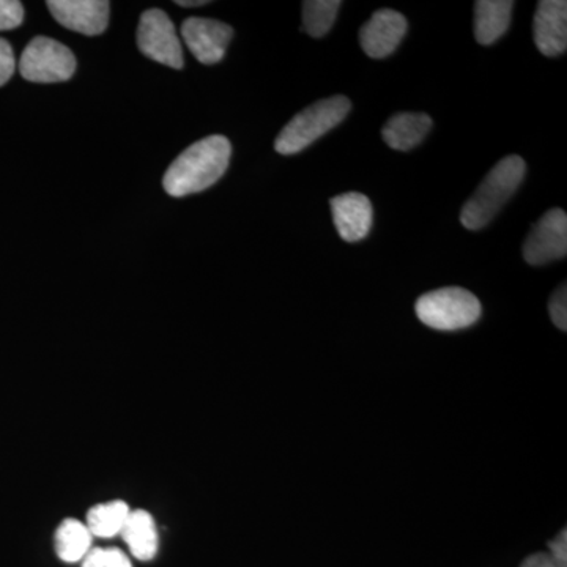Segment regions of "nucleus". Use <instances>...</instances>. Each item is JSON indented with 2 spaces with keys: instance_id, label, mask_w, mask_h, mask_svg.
Instances as JSON below:
<instances>
[{
  "instance_id": "obj_20",
  "label": "nucleus",
  "mask_w": 567,
  "mask_h": 567,
  "mask_svg": "<svg viewBox=\"0 0 567 567\" xmlns=\"http://www.w3.org/2000/svg\"><path fill=\"white\" fill-rule=\"evenodd\" d=\"M24 21V7L18 0H0V31L20 28Z\"/></svg>"
},
{
  "instance_id": "obj_11",
  "label": "nucleus",
  "mask_w": 567,
  "mask_h": 567,
  "mask_svg": "<svg viewBox=\"0 0 567 567\" xmlns=\"http://www.w3.org/2000/svg\"><path fill=\"white\" fill-rule=\"evenodd\" d=\"M334 226L342 240L357 244L368 237L372 229L371 200L361 193H346L330 200Z\"/></svg>"
},
{
  "instance_id": "obj_23",
  "label": "nucleus",
  "mask_w": 567,
  "mask_h": 567,
  "mask_svg": "<svg viewBox=\"0 0 567 567\" xmlns=\"http://www.w3.org/2000/svg\"><path fill=\"white\" fill-rule=\"evenodd\" d=\"M520 567H567V563L559 561L554 555L539 551V554L529 555V557L522 563Z\"/></svg>"
},
{
  "instance_id": "obj_16",
  "label": "nucleus",
  "mask_w": 567,
  "mask_h": 567,
  "mask_svg": "<svg viewBox=\"0 0 567 567\" xmlns=\"http://www.w3.org/2000/svg\"><path fill=\"white\" fill-rule=\"evenodd\" d=\"M55 551L58 557L65 563H80L91 551L92 533L87 525L66 518L55 532Z\"/></svg>"
},
{
  "instance_id": "obj_15",
  "label": "nucleus",
  "mask_w": 567,
  "mask_h": 567,
  "mask_svg": "<svg viewBox=\"0 0 567 567\" xmlns=\"http://www.w3.org/2000/svg\"><path fill=\"white\" fill-rule=\"evenodd\" d=\"M121 536L134 558L141 561H151L155 558L158 551V532L155 520L147 511H132L123 525Z\"/></svg>"
},
{
  "instance_id": "obj_13",
  "label": "nucleus",
  "mask_w": 567,
  "mask_h": 567,
  "mask_svg": "<svg viewBox=\"0 0 567 567\" xmlns=\"http://www.w3.org/2000/svg\"><path fill=\"white\" fill-rule=\"evenodd\" d=\"M431 128L432 118L427 114L401 112L393 115L383 126L382 136L393 151L406 152L420 145Z\"/></svg>"
},
{
  "instance_id": "obj_9",
  "label": "nucleus",
  "mask_w": 567,
  "mask_h": 567,
  "mask_svg": "<svg viewBox=\"0 0 567 567\" xmlns=\"http://www.w3.org/2000/svg\"><path fill=\"white\" fill-rule=\"evenodd\" d=\"M47 6L59 24L82 35H100L110 22L107 0H50Z\"/></svg>"
},
{
  "instance_id": "obj_17",
  "label": "nucleus",
  "mask_w": 567,
  "mask_h": 567,
  "mask_svg": "<svg viewBox=\"0 0 567 567\" xmlns=\"http://www.w3.org/2000/svg\"><path fill=\"white\" fill-rule=\"evenodd\" d=\"M128 505L125 502H111L93 506L87 514V528L92 536L114 537L121 535L123 525L128 518Z\"/></svg>"
},
{
  "instance_id": "obj_7",
  "label": "nucleus",
  "mask_w": 567,
  "mask_h": 567,
  "mask_svg": "<svg viewBox=\"0 0 567 567\" xmlns=\"http://www.w3.org/2000/svg\"><path fill=\"white\" fill-rule=\"evenodd\" d=\"M567 254V216L561 208L548 210L533 226L524 245V257L529 265H546L563 259Z\"/></svg>"
},
{
  "instance_id": "obj_6",
  "label": "nucleus",
  "mask_w": 567,
  "mask_h": 567,
  "mask_svg": "<svg viewBox=\"0 0 567 567\" xmlns=\"http://www.w3.org/2000/svg\"><path fill=\"white\" fill-rule=\"evenodd\" d=\"M137 47L152 61L174 70H182L183 51L181 40L171 18L163 10L145 11L137 28Z\"/></svg>"
},
{
  "instance_id": "obj_2",
  "label": "nucleus",
  "mask_w": 567,
  "mask_h": 567,
  "mask_svg": "<svg viewBox=\"0 0 567 567\" xmlns=\"http://www.w3.org/2000/svg\"><path fill=\"white\" fill-rule=\"evenodd\" d=\"M527 174V164L517 155L506 156L495 164L475 194L466 200L461 213L465 229L480 230L486 227L503 205L514 196Z\"/></svg>"
},
{
  "instance_id": "obj_8",
  "label": "nucleus",
  "mask_w": 567,
  "mask_h": 567,
  "mask_svg": "<svg viewBox=\"0 0 567 567\" xmlns=\"http://www.w3.org/2000/svg\"><path fill=\"white\" fill-rule=\"evenodd\" d=\"M182 37L194 58L204 65L223 61L234 31L229 24L210 18H188L182 24Z\"/></svg>"
},
{
  "instance_id": "obj_18",
  "label": "nucleus",
  "mask_w": 567,
  "mask_h": 567,
  "mask_svg": "<svg viewBox=\"0 0 567 567\" xmlns=\"http://www.w3.org/2000/svg\"><path fill=\"white\" fill-rule=\"evenodd\" d=\"M341 6L339 0H306L303 3L305 32L315 39H322L333 28Z\"/></svg>"
},
{
  "instance_id": "obj_10",
  "label": "nucleus",
  "mask_w": 567,
  "mask_h": 567,
  "mask_svg": "<svg viewBox=\"0 0 567 567\" xmlns=\"http://www.w3.org/2000/svg\"><path fill=\"white\" fill-rule=\"evenodd\" d=\"M406 33L404 14L394 10H379L360 31V44L372 59H385L393 54Z\"/></svg>"
},
{
  "instance_id": "obj_25",
  "label": "nucleus",
  "mask_w": 567,
  "mask_h": 567,
  "mask_svg": "<svg viewBox=\"0 0 567 567\" xmlns=\"http://www.w3.org/2000/svg\"><path fill=\"white\" fill-rule=\"evenodd\" d=\"M177 6L185 7V9H193V7L207 6V0H178Z\"/></svg>"
},
{
  "instance_id": "obj_12",
  "label": "nucleus",
  "mask_w": 567,
  "mask_h": 567,
  "mask_svg": "<svg viewBox=\"0 0 567 567\" xmlns=\"http://www.w3.org/2000/svg\"><path fill=\"white\" fill-rule=\"evenodd\" d=\"M535 43L547 58H557L567 50V2L543 0L535 14Z\"/></svg>"
},
{
  "instance_id": "obj_19",
  "label": "nucleus",
  "mask_w": 567,
  "mask_h": 567,
  "mask_svg": "<svg viewBox=\"0 0 567 567\" xmlns=\"http://www.w3.org/2000/svg\"><path fill=\"white\" fill-rule=\"evenodd\" d=\"M82 567H133L130 558L118 548H91Z\"/></svg>"
},
{
  "instance_id": "obj_22",
  "label": "nucleus",
  "mask_w": 567,
  "mask_h": 567,
  "mask_svg": "<svg viewBox=\"0 0 567 567\" xmlns=\"http://www.w3.org/2000/svg\"><path fill=\"white\" fill-rule=\"evenodd\" d=\"M14 69H17V61H14L13 48L9 41L0 39V87L10 81Z\"/></svg>"
},
{
  "instance_id": "obj_4",
  "label": "nucleus",
  "mask_w": 567,
  "mask_h": 567,
  "mask_svg": "<svg viewBox=\"0 0 567 567\" xmlns=\"http://www.w3.org/2000/svg\"><path fill=\"white\" fill-rule=\"evenodd\" d=\"M480 300L461 287H445L424 293L416 301V316L427 327L439 331H456L480 320Z\"/></svg>"
},
{
  "instance_id": "obj_5",
  "label": "nucleus",
  "mask_w": 567,
  "mask_h": 567,
  "mask_svg": "<svg viewBox=\"0 0 567 567\" xmlns=\"http://www.w3.org/2000/svg\"><path fill=\"white\" fill-rule=\"evenodd\" d=\"M74 71L76 58L70 48L48 37H35L20 59L21 76L40 84L69 81Z\"/></svg>"
},
{
  "instance_id": "obj_3",
  "label": "nucleus",
  "mask_w": 567,
  "mask_h": 567,
  "mask_svg": "<svg viewBox=\"0 0 567 567\" xmlns=\"http://www.w3.org/2000/svg\"><path fill=\"white\" fill-rule=\"evenodd\" d=\"M350 110L352 103L342 95L330 96L311 104L284 126L282 132L276 137V152L281 155H295L305 151L312 142L320 140L344 121Z\"/></svg>"
},
{
  "instance_id": "obj_14",
  "label": "nucleus",
  "mask_w": 567,
  "mask_h": 567,
  "mask_svg": "<svg viewBox=\"0 0 567 567\" xmlns=\"http://www.w3.org/2000/svg\"><path fill=\"white\" fill-rule=\"evenodd\" d=\"M513 0H477L475 3V35L477 43H495L511 25Z\"/></svg>"
},
{
  "instance_id": "obj_21",
  "label": "nucleus",
  "mask_w": 567,
  "mask_h": 567,
  "mask_svg": "<svg viewBox=\"0 0 567 567\" xmlns=\"http://www.w3.org/2000/svg\"><path fill=\"white\" fill-rule=\"evenodd\" d=\"M551 320L557 324L559 330H567V289L566 284L559 286L555 293L551 295L550 303H548Z\"/></svg>"
},
{
  "instance_id": "obj_1",
  "label": "nucleus",
  "mask_w": 567,
  "mask_h": 567,
  "mask_svg": "<svg viewBox=\"0 0 567 567\" xmlns=\"http://www.w3.org/2000/svg\"><path fill=\"white\" fill-rule=\"evenodd\" d=\"M230 155L233 145L219 134L189 145L164 174V192L185 197L210 188L226 174Z\"/></svg>"
},
{
  "instance_id": "obj_24",
  "label": "nucleus",
  "mask_w": 567,
  "mask_h": 567,
  "mask_svg": "<svg viewBox=\"0 0 567 567\" xmlns=\"http://www.w3.org/2000/svg\"><path fill=\"white\" fill-rule=\"evenodd\" d=\"M548 548H550V555H554L555 558L559 559V561L567 563V532L566 528L563 529L561 533L554 540L548 543Z\"/></svg>"
}]
</instances>
